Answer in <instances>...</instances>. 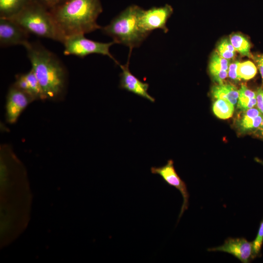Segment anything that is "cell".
Segmentation results:
<instances>
[{
	"label": "cell",
	"instance_id": "cell-11",
	"mask_svg": "<svg viewBox=\"0 0 263 263\" xmlns=\"http://www.w3.org/2000/svg\"><path fill=\"white\" fill-rule=\"evenodd\" d=\"M34 100L14 85L9 89L6 102V117L11 124L16 122L29 103Z\"/></svg>",
	"mask_w": 263,
	"mask_h": 263
},
{
	"label": "cell",
	"instance_id": "cell-1",
	"mask_svg": "<svg viewBox=\"0 0 263 263\" xmlns=\"http://www.w3.org/2000/svg\"><path fill=\"white\" fill-rule=\"evenodd\" d=\"M24 47L45 99L61 96L66 89L67 72L60 59L39 42L28 41Z\"/></svg>",
	"mask_w": 263,
	"mask_h": 263
},
{
	"label": "cell",
	"instance_id": "cell-9",
	"mask_svg": "<svg viewBox=\"0 0 263 263\" xmlns=\"http://www.w3.org/2000/svg\"><path fill=\"white\" fill-rule=\"evenodd\" d=\"M207 250L229 253L243 263H248L253 260L252 242L248 241L244 238H228L222 245L209 248Z\"/></svg>",
	"mask_w": 263,
	"mask_h": 263
},
{
	"label": "cell",
	"instance_id": "cell-5",
	"mask_svg": "<svg viewBox=\"0 0 263 263\" xmlns=\"http://www.w3.org/2000/svg\"><path fill=\"white\" fill-rule=\"evenodd\" d=\"M62 43L64 46L63 54L65 56L73 55L84 58L93 54L107 56L119 65L118 61L110 52V48L115 44L114 41L100 42L87 38L84 35H74L66 37Z\"/></svg>",
	"mask_w": 263,
	"mask_h": 263
},
{
	"label": "cell",
	"instance_id": "cell-28",
	"mask_svg": "<svg viewBox=\"0 0 263 263\" xmlns=\"http://www.w3.org/2000/svg\"><path fill=\"white\" fill-rule=\"evenodd\" d=\"M259 128H260L261 133H262V135H263V121H262V123L261 124V126H260V127Z\"/></svg>",
	"mask_w": 263,
	"mask_h": 263
},
{
	"label": "cell",
	"instance_id": "cell-26",
	"mask_svg": "<svg viewBox=\"0 0 263 263\" xmlns=\"http://www.w3.org/2000/svg\"><path fill=\"white\" fill-rule=\"evenodd\" d=\"M253 58L256 62L263 81V54L256 55Z\"/></svg>",
	"mask_w": 263,
	"mask_h": 263
},
{
	"label": "cell",
	"instance_id": "cell-27",
	"mask_svg": "<svg viewBox=\"0 0 263 263\" xmlns=\"http://www.w3.org/2000/svg\"><path fill=\"white\" fill-rule=\"evenodd\" d=\"M255 160L257 162H258V163L261 164V165H263V160H261V159H259L258 158H255Z\"/></svg>",
	"mask_w": 263,
	"mask_h": 263
},
{
	"label": "cell",
	"instance_id": "cell-7",
	"mask_svg": "<svg viewBox=\"0 0 263 263\" xmlns=\"http://www.w3.org/2000/svg\"><path fill=\"white\" fill-rule=\"evenodd\" d=\"M173 12L172 7L169 4L163 6L152 7L147 10L143 9L140 17L141 27L151 34L152 31L161 29L166 33V23Z\"/></svg>",
	"mask_w": 263,
	"mask_h": 263
},
{
	"label": "cell",
	"instance_id": "cell-21",
	"mask_svg": "<svg viewBox=\"0 0 263 263\" xmlns=\"http://www.w3.org/2000/svg\"><path fill=\"white\" fill-rule=\"evenodd\" d=\"M236 51L232 45L230 39L225 38L218 44L216 52L221 57L230 60L233 58Z\"/></svg>",
	"mask_w": 263,
	"mask_h": 263
},
{
	"label": "cell",
	"instance_id": "cell-12",
	"mask_svg": "<svg viewBox=\"0 0 263 263\" xmlns=\"http://www.w3.org/2000/svg\"><path fill=\"white\" fill-rule=\"evenodd\" d=\"M14 85L28 94L33 100L45 99L41 87L32 69L26 73L17 75Z\"/></svg>",
	"mask_w": 263,
	"mask_h": 263
},
{
	"label": "cell",
	"instance_id": "cell-8",
	"mask_svg": "<svg viewBox=\"0 0 263 263\" xmlns=\"http://www.w3.org/2000/svg\"><path fill=\"white\" fill-rule=\"evenodd\" d=\"M29 34L11 19L0 18V45L2 47L24 46Z\"/></svg>",
	"mask_w": 263,
	"mask_h": 263
},
{
	"label": "cell",
	"instance_id": "cell-3",
	"mask_svg": "<svg viewBox=\"0 0 263 263\" xmlns=\"http://www.w3.org/2000/svg\"><path fill=\"white\" fill-rule=\"evenodd\" d=\"M144 9L132 4L114 17L110 23L102 27V32L111 37L115 43L128 47L130 52L139 47L150 34L140 26V17Z\"/></svg>",
	"mask_w": 263,
	"mask_h": 263
},
{
	"label": "cell",
	"instance_id": "cell-4",
	"mask_svg": "<svg viewBox=\"0 0 263 263\" xmlns=\"http://www.w3.org/2000/svg\"><path fill=\"white\" fill-rule=\"evenodd\" d=\"M11 19L29 34L62 42L50 10L35 0Z\"/></svg>",
	"mask_w": 263,
	"mask_h": 263
},
{
	"label": "cell",
	"instance_id": "cell-19",
	"mask_svg": "<svg viewBox=\"0 0 263 263\" xmlns=\"http://www.w3.org/2000/svg\"><path fill=\"white\" fill-rule=\"evenodd\" d=\"M212 110L214 114L218 118L226 119L232 116L234 105L227 100L217 99L213 104Z\"/></svg>",
	"mask_w": 263,
	"mask_h": 263
},
{
	"label": "cell",
	"instance_id": "cell-18",
	"mask_svg": "<svg viewBox=\"0 0 263 263\" xmlns=\"http://www.w3.org/2000/svg\"><path fill=\"white\" fill-rule=\"evenodd\" d=\"M230 41L235 50L241 55L253 58L250 52L251 44L246 37L239 33L233 34L230 37Z\"/></svg>",
	"mask_w": 263,
	"mask_h": 263
},
{
	"label": "cell",
	"instance_id": "cell-6",
	"mask_svg": "<svg viewBox=\"0 0 263 263\" xmlns=\"http://www.w3.org/2000/svg\"><path fill=\"white\" fill-rule=\"evenodd\" d=\"M151 173L159 175L169 186L178 190L183 197V204L179 214L178 220L183 215L185 210L188 209L189 194L186 183L180 178L176 172L172 160L169 159L167 164L161 167H152Z\"/></svg>",
	"mask_w": 263,
	"mask_h": 263
},
{
	"label": "cell",
	"instance_id": "cell-25",
	"mask_svg": "<svg viewBox=\"0 0 263 263\" xmlns=\"http://www.w3.org/2000/svg\"><path fill=\"white\" fill-rule=\"evenodd\" d=\"M257 109L263 114V88H259L256 92Z\"/></svg>",
	"mask_w": 263,
	"mask_h": 263
},
{
	"label": "cell",
	"instance_id": "cell-15",
	"mask_svg": "<svg viewBox=\"0 0 263 263\" xmlns=\"http://www.w3.org/2000/svg\"><path fill=\"white\" fill-rule=\"evenodd\" d=\"M33 0H0V18L11 19Z\"/></svg>",
	"mask_w": 263,
	"mask_h": 263
},
{
	"label": "cell",
	"instance_id": "cell-24",
	"mask_svg": "<svg viewBox=\"0 0 263 263\" xmlns=\"http://www.w3.org/2000/svg\"><path fill=\"white\" fill-rule=\"evenodd\" d=\"M239 61H235L229 64L228 70V76L234 81H240L237 75V68Z\"/></svg>",
	"mask_w": 263,
	"mask_h": 263
},
{
	"label": "cell",
	"instance_id": "cell-20",
	"mask_svg": "<svg viewBox=\"0 0 263 263\" xmlns=\"http://www.w3.org/2000/svg\"><path fill=\"white\" fill-rule=\"evenodd\" d=\"M257 67L250 60L239 62L237 68V75L239 80H248L253 78L257 73Z\"/></svg>",
	"mask_w": 263,
	"mask_h": 263
},
{
	"label": "cell",
	"instance_id": "cell-22",
	"mask_svg": "<svg viewBox=\"0 0 263 263\" xmlns=\"http://www.w3.org/2000/svg\"><path fill=\"white\" fill-rule=\"evenodd\" d=\"M252 242L253 245L252 259L254 260L262 256L261 250L263 245V218L260 223L256 237Z\"/></svg>",
	"mask_w": 263,
	"mask_h": 263
},
{
	"label": "cell",
	"instance_id": "cell-16",
	"mask_svg": "<svg viewBox=\"0 0 263 263\" xmlns=\"http://www.w3.org/2000/svg\"><path fill=\"white\" fill-rule=\"evenodd\" d=\"M211 93L216 99L227 100L234 106L237 103L239 90L234 85L224 83L218 84L212 88Z\"/></svg>",
	"mask_w": 263,
	"mask_h": 263
},
{
	"label": "cell",
	"instance_id": "cell-10",
	"mask_svg": "<svg viewBox=\"0 0 263 263\" xmlns=\"http://www.w3.org/2000/svg\"><path fill=\"white\" fill-rule=\"evenodd\" d=\"M131 54L129 53L128 60L125 64H119L122 70V72L119 75V87L154 102L155 98L148 93L149 84L141 81L130 71L129 64Z\"/></svg>",
	"mask_w": 263,
	"mask_h": 263
},
{
	"label": "cell",
	"instance_id": "cell-23",
	"mask_svg": "<svg viewBox=\"0 0 263 263\" xmlns=\"http://www.w3.org/2000/svg\"><path fill=\"white\" fill-rule=\"evenodd\" d=\"M51 10L58 6L67 0H35Z\"/></svg>",
	"mask_w": 263,
	"mask_h": 263
},
{
	"label": "cell",
	"instance_id": "cell-2",
	"mask_svg": "<svg viewBox=\"0 0 263 263\" xmlns=\"http://www.w3.org/2000/svg\"><path fill=\"white\" fill-rule=\"evenodd\" d=\"M50 11L63 40L66 37L85 35L102 27L97 23L103 11L100 0H67Z\"/></svg>",
	"mask_w": 263,
	"mask_h": 263
},
{
	"label": "cell",
	"instance_id": "cell-14",
	"mask_svg": "<svg viewBox=\"0 0 263 263\" xmlns=\"http://www.w3.org/2000/svg\"><path fill=\"white\" fill-rule=\"evenodd\" d=\"M263 119V114L255 108L244 112L239 121V128L242 132L251 131L259 128Z\"/></svg>",
	"mask_w": 263,
	"mask_h": 263
},
{
	"label": "cell",
	"instance_id": "cell-17",
	"mask_svg": "<svg viewBox=\"0 0 263 263\" xmlns=\"http://www.w3.org/2000/svg\"><path fill=\"white\" fill-rule=\"evenodd\" d=\"M257 104L256 93L242 85L239 90L237 108L243 112L254 108Z\"/></svg>",
	"mask_w": 263,
	"mask_h": 263
},
{
	"label": "cell",
	"instance_id": "cell-13",
	"mask_svg": "<svg viewBox=\"0 0 263 263\" xmlns=\"http://www.w3.org/2000/svg\"><path fill=\"white\" fill-rule=\"evenodd\" d=\"M229 62V60L221 57L216 52L212 54L209 63V70L213 79L218 84L224 83L227 76Z\"/></svg>",
	"mask_w": 263,
	"mask_h": 263
}]
</instances>
